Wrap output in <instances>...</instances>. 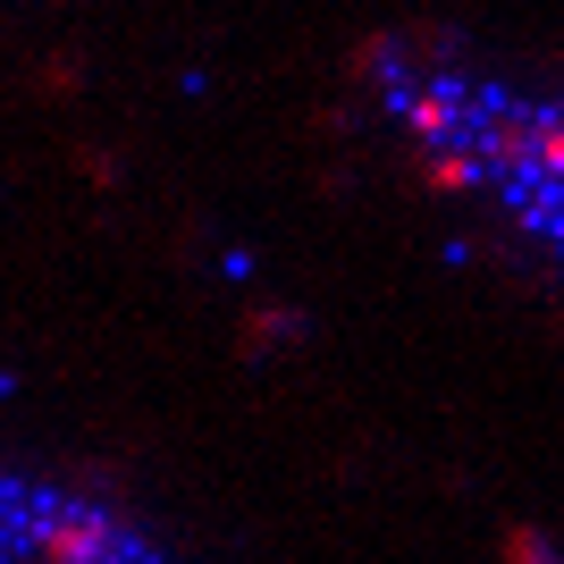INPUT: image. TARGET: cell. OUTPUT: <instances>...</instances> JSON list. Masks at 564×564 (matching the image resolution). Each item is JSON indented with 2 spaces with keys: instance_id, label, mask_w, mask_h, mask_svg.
I'll use <instances>...</instances> for the list:
<instances>
[{
  "instance_id": "obj_1",
  "label": "cell",
  "mask_w": 564,
  "mask_h": 564,
  "mask_svg": "<svg viewBox=\"0 0 564 564\" xmlns=\"http://www.w3.org/2000/svg\"><path fill=\"white\" fill-rule=\"evenodd\" d=\"M34 564H161V556H152V547H143L118 514L85 506V497H59V506H51V531H43V556H34Z\"/></svg>"
}]
</instances>
